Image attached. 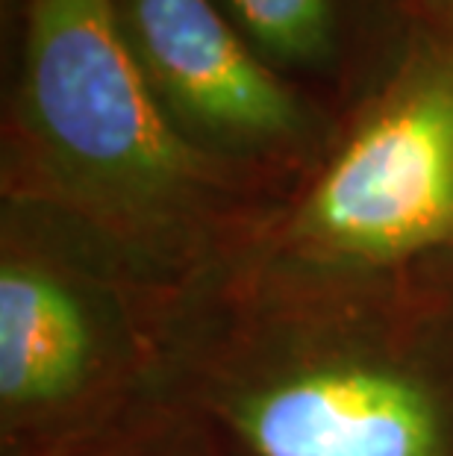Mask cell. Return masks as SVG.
<instances>
[{"instance_id":"cell-4","label":"cell","mask_w":453,"mask_h":456,"mask_svg":"<svg viewBox=\"0 0 453 456\" xmlns=\"http://www.w3.org/2000/svg\"><path fill=\"white\" fill-rule=\"evenodd\" d=\"M250 248L324 268L453 259V36L416 21Z\"/></svg>"},{"instance_id":"cell-6","label":"cell","mask_w":453,"mask_h":456,"mask_svg":"<svg viewBox=\"0 0 453 456\" xmlns=\"http://www.w3.org/2000/svg\"><path fill=\"white\" fill-rule=\"evenodd\" d=\"M277 71L321 68L339 47V0H215Z\"/></svg>"},{"instance_id":"cell-5","label":"cell","mask_w":453,"mask_h":456,"mask_svg":"<svg viewBox=\"0 0 453 456\" xmlns=\"http://www.w3.org/2000/svg\"><path fill=\"white\" fill-rule=\"evenodd\" d=\"M127 51L171 124L218 159L297 186L333 127L215 0H115Z\"/></svg>"},{"instance_id":"cell-2","label":"cell","mask_w":453,"mask_h":456,"mask_svg":"<svg viewBox=\"0 0 453 456\" xmlns=\"http://www.w3.org/2000/svg\"><path fill=\"white\" fill-rule=\"evenodd\" d=\"M292 189L171 124L124 45L115 0H24L0 198L69 218L171 297L245 254Z\"/></svg>"},{"instance_id":"cell-1","label":"cell","mask_w":453,"mask_h":456,"mask_svg":"<svg viewBox=\"0 0 453 456\" xmlns=\"http://www.w3.org/2000/svg\"><path fill=\"white\" fill-rule=\"evenodd\" d=\"M157 395L209 456H453V259L245 248L166 297Z\"/></svg>"},{"instance_id":"cell-8","label":"cell","mask_w":453,"mask_h":456,"mask_svg":"<svg viewBox=\"0 0 453 456\" xmlns=\"http://www.w3.org/2000/svg\"><path fill=\"white\" fill-rule=\"evenodd\" d=\"M416 4V21L439 27L453 36V0H412Z\"/></svg>"},{"instance_id":"cell-7","label":"cell","mask_w":453,"mask_h":456,"mask_svg":"<svg viewBox=\"0 0 453 456\" xmlns=\"http://www.w3.org/2000/svg\"><path fill=\"white\" fill-rule=\"evenodd\" d=\"M51 456H209V451L162 406L157 395L121 424Z\"/></svg>"},{"instance_id":"cell-3","label":"cell","mask_w":453,"mask_h":456,"mask_svg":"<svg viewBox=\"0 0 453 456\" xmlns=\"http://www.w3.org/2000/svg\"><path fill=\"white\" fill-rule=\"evenodd\" d=\"M166 297L98 239L0 198V456H51L157 397Z\"/></svg>"}]
</instances>
